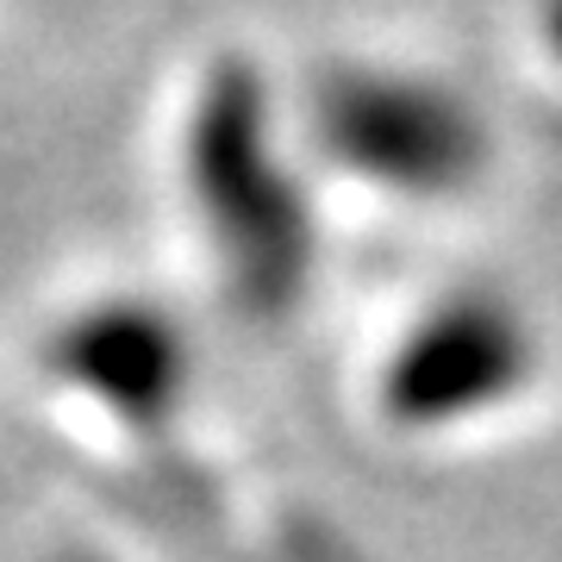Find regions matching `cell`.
Returning <instances> with one entry per match:
<instances>
[{"mask_svg": "<svg viewBox=\"0 0 562 562\" xmlns=\"http://www.w3.org/2000/svg\"><path fill=\"white\" fill-rule=\"evenodd\" d=\"M306 144L257 57L220 50L181 106L176 176L220 294L250 325L294 319L319 281V213Z\"/></svg>", "mask_w": 562, "mask_h": 562, "instance_id": "obj_1", "label": "cell"}, {"mask_svg": "<svg viewBox=\"0 0 562 562\" xmlns=\"http://www.w3.org/2000/svg\"><path fill=\"white\" fill-rule=\"evenodd\" d=\"M294 132L319 169L387 201H457L494 157L482 106L406 63H325L301 88Z\"/></svg>", "mask_w": 562, "mask_h": 562, "instance_id": "obj_2", "label": "cell"}, {"mask_svg": "<svg viewBox=\"0 0 562 562\" xmlns=\"http://www.w3.org/2000/svg\"><path fill=\"white\" fill-rule=\"evenodd\" d=\"M44 562H120V557H113V550H101V543H57Z\"/></svg>", "mask_w": 562, "mask_h": 562, "instance_id": "obj_6", "label": "cell"}, {"mask_svg": "<svg viewBox=\"0 0 562 562\" xmlns=\"http://www.w3.org/2000/svg\"><path fill=\"white\" fill-rule=\"evenodd\" d=\"M194 362L201 357L188 319L144 288L81 294L32 344L38 382L132 443L176 438L181 413L194 401Z\"/></svg>", "mask_w": 562, "mask_h": 562, "instance_id": "obj_3", "label": "cell"}, {"mask_svg": "<svg viewBox=\"0 0 562 562\" xmlns=\"http://www.w3.org/2000/svg\"><path fill=\"white\" fill-rule=\"evenodd\" d=\"M538 38L550 50V63L562 69V0H538Z\"/></svg>", "mask_w": 562, "mask_h": 562, "instance_id": "obj_5", "label": "cell"}, {"mask_svg": "<svg viewBox=\"0 0 562 562\" xmlns=\"http://www.w3.org/2000/svg\"><path fill=\"white\" fill-rule=\"evenodd\" d=\"M538 382V331L494 288H450L413 313L382 375L375 406L394 431L438 438L494 419Z\"/></svg>", "mask_w": 562, "mask_h": 562, "instance_id": "obj_4", "label": "cell"}]
</instances>
